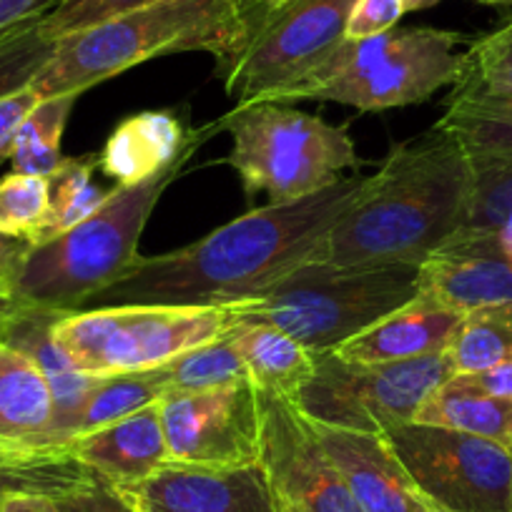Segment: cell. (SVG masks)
I'll list each match as a JSON object with an SVG mask.
<instances>
[{
	"mask_svg": "<svg viewBox=\"0 0 512 512\" xmlns=\"http://www.w3.org/2000/svg\"><path fill=\"white\" fill-rule=\"evenodd\" d=\"M93 477L96 475L76 460L53 467H16L11 462L0 460V495L8 490H33L56 497L93 480Z\"/></svg>",
	"mask_w": 512,
	"mask_h": 512,
	"instance_id": "obj_35",
	"label": "cell"
},
{
	"mask_svg": "<svg viewBox=\"0 0 512 512\" xmlns=\"http://www.w3.org/2000/svg\"><path fill=\"white\" fill-rule=\"evenodd\" d=\"M282 3H287V0H236L241 18H244L246 36H249L251 28H254L256 23H262L264 18H267L272 11H277Z\"/></svg>",
	"mask_w": 512,
	"mask_h": 512,
	"instance_id": "obj_42",
	"label": "cell"
},
{
	"mask_svg": "<svg viewBox=\"0 0 512 512\" xmlns=\"http://www.w3.org/2000/svg\"><path fill=\"white\" fill-rule=\"evenodd\" d=\"M452 91L512 93V18L497 31L470 43Z\"/></svg>",
	"mask_w": 512,
	"mask_h": 512,
	"instance_id": "obj_32",
	"label": "cell"
},
{
	"mask_svg": "<svg viewBox=\"0 0 512 512\" xmlns=\"http://www.w3.org/2000/svg\"><path fill=\"white\" fill-rule=\"evenodd\" d=\"M482 6H495V8H512V0H477Z\"/></svg>",
	"mask_w": 512,
	"mask_h": 512,
	"instance_id": "obj_46",
	"label": "cell"
},
{
	"mask_svg": "<svg viewBox=\"0 0 512 512\" xmlns=\"http://www.w3.org/2000/svg\"><path fill=\"white\" fill-rule=\"evenodd\" d=\"M8 307H11V302H8L6 294H3V289H0V319H3V314L8 312Z\"/></svg>",
	"mask_w": 512,
	"mask_h": 512,
	"instance_id": "obj_47",
	"label": "cell"
},
{
	"mask_svg": "<svg viewBox=\"0 0 512 512\" xmlns=\"http://www.w3.org/2000/svg\"><path fill=\"white\" fill-rule=\"evenodd\" d=\"M357 0H287L256 23L244 46L221 66L236 106L284 101L347 38Z\"/></svg>",
	"mask_w": 512,
	"mask_h": 512,
	"instance_id": "obj_10",
	"label": "cell"
},
{
	"mask_svg": "<svg viewBox=\"0 0 512 512\" xmlns=\"http://www.w3.org/2000/svg\"><path fill=\"white\" fill-rule=\"evenodd\" d=\"M277 510H279V512H292V510H287V507H282V505H279V502H277Z\"/></svg>",
	"mask_w": 512,
	"mask_h": 512,
	"instance_id": "obj_48",
	"label": "cell"
},
{
	"mask_svg": "<svg viewBox=\"0 0 512 512\" xmlns=\"http://www.w3.org/2000/svg\"><path fill=\"white\" fill-rule=\"evenodd\" d=\"M259 462L274 497L292 512H362L312 425L292 400L259 390Z\"/></svg>",
	"mask_w": 512,
	"mask_h": 512,
	"instance_id": "obj_12",
	"label": "cell"
},
{
	"mask_svg": "<svg viewBox=\"0 0 512 512\" xmlns=\"http://www.w3.org/2000/svg\"><path fill=\"white\" fill-rule=\"evenodd\" d=\"M402 16H405L402 0H357L349 13L347 38L362 41V38L382 36L397 28Z\"/></svg>",
	"mask_w": 512,
	"mask_h": 512,
	"instance_id": "obj_36",
	"label": "cell"
},
{
	"mask_svg": "<svg viewBox=\"0 0 512 512\" xmlns=\"http://www.w3.org/2000/svg\"><path fill=\"white\" fill-rule=\"evenodd\" d=\"M154 374L164 384L166 395L204 392L216 390V387H229V384L251 382L229 334L189 349L171 362L159 364V367H154Z\"/></svg>",
	"mask_w": 512,
	"mask_h": 512,
	"instance_id": "obj_26",
	"label": "cell"
},
{
	"mask_svg": "<svg viewBox=\"0 0 512 512\" xmlns=\"http://www.w3.org/2000/svg\"><path fill=\"white\" fill-rule=\"evenodd\" d=\"M420 294L457 314L512 302V262L495 236L457 231L420 264Z\"/></svg>",
	"mask_w": 512,
	"mask_h": 512,
	"instance_id": "obj_16",
	"label": "cell"
},
{
	"mask_svg": "<svg viewBox=\"0 0 512 512\" xmlns=\"http://www.w3.org/2000/svg\"><path fill=\"white\" fill-rule=\"evenodd\" d=\"M435 126L457 139L470 164L512 159V93L450 91Z\"/></svg>",
	"mask_w": 512,
	"mask_h": 512,
	"instance_id": "obj_23",
	"label": "cell"
},
{
	"mask_svg": "<svg viewBox=\"0 0 512 512\" xmlns=\"http://www.w3.org/2000/svg\"><path fill=\"white\" fill-rule=\"evenodd\" d=\"M113 490L131 512H279L262 462L241 467L166 462L146 480Z\"/></svg>",
	"mask_w": 512,
	"mask_h": 512,
	"instance_id": "obj_14",
	"label": "cell"
},
{
	"mask_svg": "<svg viewBox=\"0 0 512 512\" xmlns=\"http://www.w3.org/2000/svg\"><path fill=\"white\" fill-rule=\"evenodd\" d=\"M417 512H455V510H447V507L437 505V502L427 500V497H417Z\"/></svg>",
	"mask_w": 512,
	"mask_h": 512,
	"instance_id": "obj_45",
	"label": "cell"
},
{
	"mask_svg": "<svg viewBox=\"0 0 512 512\" xmlns=\"http://www.w3.org/2000/svg\"><path fill=\"white\" fill-rule=\"evenodd\" d=\"M447 354L412 362L362 364L334 352L314 354V377L294 395L304 417L339 430L382 435L415 420L422 402L452 377Z\"/></svg>",
	"mask_w": 512,
	"mask_h": 512,
	"instance_id": "obj_9",
	"label": "cell"
},
{
	"mask_svg": "<svg viewBox=\"0 0 512 512\" xmlns=\"http://www.w3.org/2000/svg\"><path fill=\"white\" fill-rule=\"evenodd\" d=\"M244 41L246 26L236 0H159L58 38L51 61L31 88L41 98L81 96L139 63L186 51L211 53L221 68Z\"/></svg>",
	"mask_w": 512,
	"mask_h": 512,
	"instance_id": "obj_3",
	"label": "cell"
},
{
	"mask_svg": "<svg viewBox=\"0 0 512 512\" xmlns=\"http://www.w3.org/2000/svg\"><path fill=\"white\" fill-rule=\"evenodd\" d=\"M221 126L231 134L224 164L236 171L246 194H267L269 204L317 194L359 166L347 123L332 126L292 103L236 106L221 116Z\"/></svg>",
	"mask_w": 512,
	"mask_h": 512,
	"instance_id": "obj_7",
	"label": "cell"
},
{
	"mask_svg": "<svg viewBox=\"0 0 512 512\" xmlns=\"http://www.w3.org/2000/svg\"><path fill=\"white\" fill-rule=\"evenodd\" d=\"M38 101H41V96L31 86L0 98V164L11 161L18 128L23 126V121L36 108Z\"/></svg>",
	"mask_w": 512,
	"mask_h": 512,
	"instance_id": "obj_38",
	"label": "cell"
},
{
	"mask_svg": "<svg viewBox=\"0 0 512 512\" xmlns=\"http://www.w3.org/2000/svg\"><path fill=\"white\" fill-rule=\"evenodd\" d=\"M61 314L53 309L11 304L0 319V339L26 352L43 369L56 402V445L68 452V442L76 437L78 417L96 377H88L73 367L68 354L53 337V324Z\"/></svg>",
	"mask_w": 512,
	"mask_h": 512,
	"instance_id": "obj_20",
	"label": "cell"
},
{
	"mask_svg": "<svg viewBox=\"0 0 512 512\" xmlns=\"http://www.w3.org/2000/svg\"><path fill=\"white\" fill-rule=\"evenodd\" d=\"M58 6V0H0V36L33 18L46 16Z\"/></svg>",
	"mask_w": 512,
	"mask_h": 512,
	"instance_id": "obj_39",
	"label": "cell"
},
{
	"mask_svg": "<svg viewBox=\"0 0 512 512\" xmlns=\"http://www.w3.org/2000/svg\"><path fill=\"white\" fill-rule=\"evenodd\" d=\"M51 209V179L11 171L0 179V234L36 244Z\"/></svg>",
	"mask_w": 512,
	"mask_h": 512,
	"instance_id": "obj_31",
	"label": "cell"
},
{
	"mask_svg": "<svg viewBox=\"0 0 512 512\" xmlns=\"http://www.w3.org/2000/svg\"><path fill=\"white\" fill-rule=\"evenodd\" d=\"M56 38L43 28V16L0 36V98L28 88L51 61Z\"/></svg>",
	"mask_w": 512,
	"mask_h": 512,
	"instance_id": "obj_33",
	"label": "cell"
},
{
	"mask_svg": "<svg viewBox=\"0 0 512 512\" xmlns=\"http://www.w3.org/2000/svg\"><path fill=\"white\" fill-rule=\"evenodd\" d=\"M68 455L113 487L146 480L169 462L161 400L76 437L68 442Z\"/></svg>",
	"mask_w": 512,
	"mask_h": 512,
	"instance_id": "obj_19",
	"label": "cell"
},
{
	"mask_svg": "<svg viewBox=\"0 0 512 512\" xmlns=\"http://www.w3.org/2000/svg\"><path fill=\"white\" fill-rule=\"evenodd\" d=\"M467 377H470V382L475 387H480L490 397L512 402V359L495 364L490 369H482V372L467 374Z\"/></svg>",
	"mask_w": 512,
	"mask_h": 512,
	"instance_id": "obj_40",
	"label": "cell"
},
{
	"mask_svg": "<svg viewBox=\"0 0 512 512\" xmlns=\"http://www.w3.org/2000/svg\"><path fill=\"white\" fill-rule=\"evenodd\" d=\"M307 422L362 512H417L420 492L382 435L339 430L309 417Z\"/></svg>",
	"mask_w": 512,
	"mask_h": 512,
	"instance_id": "obj_18",
	"label": "cell"
},
{
	"mask_svg": "<svg viewBox=\"0 0 512 512\" xmlns=\"http://www.w3.org/2000/svg\"><path fill=\"white\" fill-rule=\"evenodd\" d=\"M224 131L219 121L189 128L171 108L141 111L123 118L98 154V169L116 186H134L171 169L186 154L199 151L214 134Z\"/></svg>",
	"mask_w": 512,
	"mask_h": 512,
	"instance_id": "obj_17",
	"label": "cell"
},
{
	"mask_svg": "<svg viewBox=\"0 0 512 512\" xmlns=\"http://www.w3.org/2000/svg\"><path fill=\"white\" fill-rule=\"evenodd\" d=\"M420 294V264L327 269L302 264L256 297L241 322H267L312 354L334 352Z\"/></svg>",
	"mask_w": 512,
	"mask_h": 512,
	"instance_id": "obj_5",
	"label": "cell"
},
{
	"mask_svg": "<svg viewBox=\"0 0 512 512\" xmlns=\"http://www.w3.org/2000/svg\"><path fill=\"white\" fill-rule=\"evenodd\" d=\"M405 3V13H415V11H425V8L437 6L440 0H402Z\"/></svg>",
	"mask_w": 512,
	"mask_h": 512,
	"instance_id": "obj_44",
	"label": "cell"
},
{
	"mask_svg": "<svg viewBox=\"0 0 512 512\" xmlns=\"http://www.w3.org/2000/svg\"><path fill=\"white\" fill-rule=\"evenodd\" d=\"M465 314L445 309L425 294H417L405 307L395 309L347 339L334 349V354L347 362L384 364L412 362V359L445 354Z\"/></svg>",
	"mask_w": 512,
	"mask_h": 512,
	"instance_id": "obj_21",
	"label": "cell"
},
{
	"mask_svg": "<svg viewBox=\"0 0 512 512\" xmlns=\"http://www.w3.org/2000/svg\"><path fill=\"white\" fill-rule=\"evenodd\" d=\"M467 43L462 33L440 28H392L342 46L284 103L334 101L357 111H387L435 96L460 78Z\"/></svg>",
	"mask_w": 512,
	"mask_h": 512,
	"instance_id": "obj_6",
	"label": "cell"
},
{
	"mask_svg": "<svg viewBox=\"0 0 512 512\" xmlns=\"http://www.w3.org/2000/svg\"><path fill=\"white\" fill-rule=\"evenodd\" d=\"M472 166V194L460 231L495 236L512 262V159Z\"/></svg>",
	"mask_w": 512,
	"mask_h": 512,
	"instance_id": "obj_30",
	"label": "cell"
},
{
	"mask_svg": "<svg viewBox=\"0 0 512 512\" xmlns=\"http://www.w3.org/2000/svg\"><path fill=\"white\" fill-rule=\"evenodd\" d=\"M194 154L134 186H113L98 211L56 239L28 244L13 272L0 279L11 304L81 312L98 292L139 259V241L161 194L184 174Z\"/></svg>",
	"mask_w": 512,
	"mask_h": 512,
	"instance_id": "obj_4",
	"label": "cell"
},
{
	"mask_svg": "<svg viewBox=\"0 0 512 512\" xmlns=\"http://www.w3.org/2000/svg\"><path fill=\"white\" fill-rule=\"evenodd\" d=\"M169 462L241 467L259 462V400L251 382L161 400Z\"/></svg>",
	"mask_w": 512,
	"mask_h": 512,
	"instance_id": "obj_13",
	"label": "cell"
},
{
	"mask_svg": "<svg viewBox=\"0 0 512 512\" xmlns=\"http://www.w3.org/2000/svg\"><path fill=\"white\" fill-rule=\"evenodd\" d=\"M241 319V302L221 307L121 304L63 312L53 324V337L73 367L88 377H106L171 362L229 334Z\"/></svg>",
	"mask_w": 512,
	"mask_h": 512,
	"instance_id": "obj_8",
	"label": "cell"
},
{
	"mask_svg": "<svg viewBox=\"0 0 512 512\" xmlns=\"http://www.w3.org/2000/svg\"><path fill=\"white\" fill-rule=\"evenodd\" d=\"M445 354L455 374H475L512 359V302L465 314Z\"/></svg>",
	"mask_w": 512,
	"mask_h": 512,
	"instance_id": "obj_25",
	"label": "cell"
},
{
	"mask_svg": "<svg viewBox=\"0 0 512 512\" xmlns=\"http://www.w3.org/2000/svg\"><path fill=\"white\" fill-rule=\"evenodd\" d=\"M26 241L11 239V236L0 234V279H6L13 272V267L18 264V259L26 251Z\"/></svg>",
	"mask_w": 512,
	"mask_h": 512,
	"instance_id": "obj_43",
	"label": "cell"
},
{
	"mask_svg": "<svg viewBox=\"0 0 512 512\" xmlns=\"http://www.w3.org/2000/svg\"><path fill=\"white\" fill-rule=\"evenodd\" d=\"M510 450H512V445H510Z\"/></svg>",
	"mask_w": 512,
	"mask_h": 512,
	"instance_id": "obj_49",
	"label": "cell"
},
{
	"mask_svg": "<svg viewBox=\"0 0 512 512\" xmlns=\"http://www.w3.org/2000/svg\"><path fill=\"white\" fill-rule=\"evenodd\" d=\"M472 166L442 128L402 141L304 264L367 269L422 264L465 224Z\"/></svg>",
	"mask_w": 512,
	"mask_h": 512,
	"instance_id": "obj_2",
	"label": "cell"
},
{
	"mask_svg": "<svg viewBox=\"0 0 512 512\" xmlns=\"http://www.w3.org/2000/svg\"><path fill=\"white\" fill-rule=\"evenodd\" d=\"M362 176L287 204L236 216L204 239L161 256H139L86 309L121 304L221 307L246 302L309 259L362 191Z\"/></svg>",
	"mask_w": 512,
	"mask_h": 512,
	"instance_id": "obj_1",
	"label": "cell"
},
{
	"mask_svg": "<svg viewBox=\"0 0 512 512\" xmlns=\"http://www.w3.org/2000/svg\"><path fill=\"white\" fill-rule=\"evenodd\" d=\"M159 0H58V6L43 16V28L51 38L71 36L83 28L98 26L103 21L154 6Z\"/></svg>",
	"mask_w": 512,
	"mask_h": 512,
	"instance_id": "obj_34",
	"label": "cell"
},
{
	"mask_svg": "<svg viewBox=\"0 0 512 512\" xmlns=\"http://www.w3.org/2000/svg\"><path fill=\"white\" fill-rule=\"evenodd\" d=\"M53 510L56 512H131L126 502L118 497L113 485H108L101 477L83 482L73 490L61 492L53 497Z\"/></svg>",
	"mask_w": 512,
	"mask_h": 512,
	"instance_id": "obj_37",
	"label": "cell"
},
{
	"mask_svg": "<svg viewBox=\"0 0 512 512\" xmlns=\"http://www.w3.org/2000/svg\"><path fill=\"white\" fill-rule=\"evenodd\" d=\"M164 397V384L159 382L154 369L96 377V382H93L91 392L86 397L81 417H78L76 437L98 430V427L111 425V422L123 420L128 415H134V412L144 410V407L154 405V402L164 400Z\"/></svg>",
	"mask_w": 512,
	"mask_h": 512,
	"instance_id": "obj_29",
	"label": "cell"
},
{
	"mask_svg": "<svg viewBox=\"0 0 512 512\" xmlns=\"http://www.w3.org/2000/svg\"><path fill=\"white\" fill-rule=\"evenodd\" d=\"M382 437L427 500L455 512H512V450L502 442L420 422Z\"/></svg>",
	"mask_w": 512,
	"mask_h": 512,
	"instance_id": "obj_11",
	"label": "cell"
},
{
	"mask_svg": "<svg viewBox=\"0 0 512 512\" xmlns=\"http://www.w3.org/2000/svg\"><path fill=\"white\" fill-rule=\"evenodd\" d=\"M73 93L63 96H48L36 103L23 126L18 128L16 144H13L11 164L13 171L36 176H51L66 159L61 151L63 131H66L68 116L76 106Z\"/></svg>",
	"mask_w": 512,
	"mask_h": 512,
	"instance_id": "obj_27",
	"label": "cell"
},
{
	"mask_svg": "<svg viewBox=\"0 0 512 512\" xmlns=\"http://www.w3.org/2000/svg\"><path fill=\"white\" fill-rule=\"evenodd\" d=\"M254 387L294 400L314 377V354L267 322H239L229 332Z\"/></svg>",
	"mask_w": 512,
	"mask_h": 512,
	"instance_id": "obj_22",
	"label": "cell"
},
{
	"mask_svg": "<svg viewBox=\"0 0 512 512\" xmlns=\"http://www.w3.org/2000/svg\"><path fill=\"white\" fill-rule=\"evenodd\" d=\"M0 460L51 467L73 457L56 445V402L36 359L0 339Z\"/></svg>",
	"mask_w": 512,
	"mask_h": 512,
	"instance_id": "obj_15",
	"label": "cell"
},
{
	"mask_svg": "<svg viewBox=\"0 0 512 512\" xmlns=\"http://www.w3.org/2000/svg\"><path fill=\"white\" fill-rule=\"evenodd\" d=\"M412 422L512 445V402L490 397L475 387L467 374H452L445 379L422 402Z\"/></svg>",
	"mask_w": 512,
	"mask_h": 512,
	"instance_id": "obj_24",
	"label": "cell"
},
{
	"mask_svg": "<svg viewBox=\"0 0 512 512\" xmlns=\"http://www.w3.org/2000/svg\"><path fill=\"white\" fill-rule=\"evenodd\" d=\"M0 512H56L53 495L33 490H8L0 495Z\"/></svg>",
	"mask_w": 512,
	"mask_h": 512,
	"instance_id": "obj_41",
	"label": "cell"
},
{
	"mask_svg": "<svg viewBox=\"0 0 512 512\" xmlns=\"http://www.w3.org/2000/svg\"><path fill=\"white\" fill-rule=\"evenodd\" d=\"M98 169V156L88 154L81 159L61 161L51 179V209H48L46 226L36 244L48 239H56L63 231L73 229L76 224L86 221L93 211L101 209L113 189H103L93 181V171Z\"/></svg>",
	"mask_w": 512,
	"mask_h": 512,
	"instance_id": "obj_28",
	"label": "cell"
}]
</instances>
